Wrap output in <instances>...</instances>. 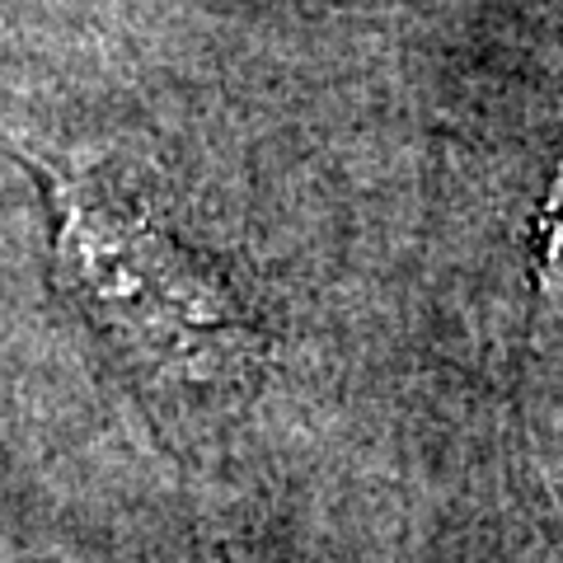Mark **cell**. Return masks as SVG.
Segmentation results:
<instances>
[{
  "mask_svg": "<svg viewBox=\"0 0 563 563\" xmlns=\"http://www.w3.org/2000/svg\"><path fill=\"white\" fill-rule=\"evenodd\" d=\"M52 202L57 282L132 372L169 395L240 399L273 366L268 329L217 263L103 165L47 161L14 141Z\"/></svg>",
  "mask_w": 563,
  "mask_h": 563,
  "instance_id": "obj_1",
  "label": "cell"
}]
</instances>
